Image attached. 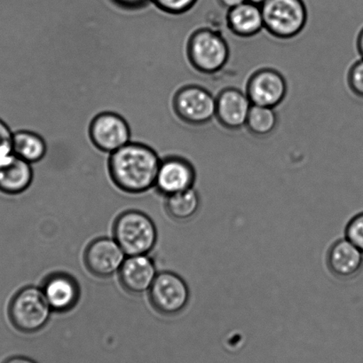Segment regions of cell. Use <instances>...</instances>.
Instances as JSON below:
<instances>
[{"mask_svg":"<svg viewBox=\"0 0 363 363\" xmlns=\"http://www.w3.org/2000/svg\"><path fill=\"white\" fill-rule=\"evenodd\" d=\"M161 158L145 143L130 142L109 154L108 174L120 190L142 194L155 188Z\"/></svg>","mask_w":363,"mask_h":363,"instance_id":"cell-1","label":"cell"},{"mask_svg":"<svg viewBox=\"0 0 363 363\" xmlns=\"http://www.w3.org/2000/svg\"><path fill=\"white\" fill-rule=\"evenodd\" d=\"M52 310L41 288L26 286L16 292L9 305V318L20 333L31 334L44 329Z\"/></svg>","mask_w":363,"mask_h":363,"instance_id":"cell-5","label":"cell"},{"mask_svg":"<svg viewBox=\"0 0 363 363\" xmlns=\"http://www.w3.org/2000/svg\"><path fill=\"white\" fill-rule=\"evenodd\" d=\"M89 138L101 152L111 154L131 142V128L125 118L112 111L94 116L89 125Z\"/></svg>","mask_w":363,"mask_h":363,"instance_id":"cell-8","label":"cell"},{"mask_svg":"<svg viewBox=\"0 0 363 363\" xmlns=\"http://www.w3.org/2000/svg\"><path fill=\"white\" fill-rule=\"evenodd\" d=\"M113 238L126 256L147 255L157 242V229L149 215L138 210L119 214L113 225Z\"/></svg>","mask_w":363,"mask_h":363,"instance_id":"cell-3","label":"cell"},{"mask_svg":"<svg viewBox=\"0 0 363 363\" xmlns=\"http://www.w3.org/2000/svg\"><path fill=\"white\" fill-rule=\"evenodd\" d=\"M245 93L252 105L276 108L287 96V80L276 69H259L249 77Z\"/></svg>","mask_w":363,"mask_h":363,"instance_id":"cell-9","label":"cell"},{"mask_svg":"<svg viewBox=\"0 0 363 363\" xmlns=\"http://www.w3.org/2000/svg\"><path fill=\"white\" fill-rule=\"evenodd\" d=\"M225 24L230 33L236 37H255L264 30L262 6L247 0L227 11Z\"/></svg>","mask_w":363,"mask_h":363,"instance_id":"cell-17","label":"cell"},{"mask_svg":"<svg viewBox=\"0 0 363 363\" xmlns=\"http://www.w3.org/2000/svg\"><path fill=\"white\" fill-rule=\"evenodd\" d=\"M150 302L163 315H179L188 306L190 292L188 284L172 271L158 273L149 291Z\"/></svg>","mask_w":363,"mask_h":363,"instance_id":"cell-7","label":"cell"},{"mask_svg":"<svg viewBox=\"0 0 363 363\" xmlns=\"http://www.w3.org/2000/svg\"><path fill=\"white\" fill-rule=\"evenodd\" d=\"M13 152L31 164L44 160L48 152L47 143L43 137L29 130L13 133Z\"/></svg>","mask_w":363,"mask_h":363,"instance_id":"cell-18","label":"cell"},{"mask_svg":"<svg viewBox=\"0 0 363 363\" xmlns=\"http://www.w3.org/2000/svg\"><path fill=\"white\" fill-rule=\"evenodd\" d=\"M245 1H247V0H217L218 4L220 5L222 9L227 10V11L235 8V6L242 4V3Z\"/></svg>","mask_w":363,"mask_h":363,"instance_id":"cell-26","label":"cell"},{"mask_svg":"<svg viewBox=\"0 0 363 363\" xmlns=\"http://www.w3.org/2000/svg\"><path fill=\"white\" fill-rule=\"evenodd\" d=\"M200 203L199 193L193 188L167 196L165 211L172 220L186 222L191 220L199 213Z\"/></svg>","mask_w":363,"mask_h":363,"instance_id":"cell-19","label":"cell"},{"mask_svg":"<svg viewBox=\"0 0 363 363\" xmlns=\"http://www.w3.org/2000/svg\"><path fill=\"white\" fill-rule=\"evenodd\" d=\"M199 0H151V4L162 12L172 16H181L195 8Z\"/></svg>","mask_w":363,"mask_h":363,"instance_id":"cell-21","label":"cell"},{"mask_svg":"<svg viewBox=\"0 0 363 363\" xmlns=\"http://www.w3.org/2000/svg\"><path fill=\"white\" fill-rule=\"evenodd\" d=\"M362 266L363 253L347 238L335 242L328 251V269L340 279H351Z\"/></svg>","mask_w":363,"mask_h":363,"instance_id":"cell-16","label":"cell"},{"mask_svg":"<svg viewBox=\"0 0 363 363\" xmlns=\"http://www.w3.org/2000/svg\"><path fill=\"white\" fill-rule=\"evenodd\" d=\"M347 84L352 93L363 99V59L354 63L349 69Z\"/></svg>","mask_w":363,"mask_h":363,"instance_id":"cell-23","label":"cell"},{"mask_svg":"<svg viewBox=\"0 0 363 363\" xmlns=\"http://www.w3.org/2000/svg\"><path fill=\"white\" fill-rule=\"evenodd\" d=\"M4 363H37L30 358L23 357V356H13V357L6 359Z\"/></svg>","mask_w":363,"mask_h":363,"instance_id":"cell-27","label":"cell"},{"mask_svg":"<svg viewBox=\"0 0 363 363\" xmlns=\"http://www.w3.org/2000/svg\"><path fill=\"white\" fill-rule=\"evenodd\" d=\"M156 264L149 255L128 256L118 272L120 284L129 294L149 292L157 276Z\"/></svg>","mask_w":363,"mask_h":363,"instance_id":"cell-14","label":"cell"},{"mask_svg":"<svg viewBox=\"0 0 363 363\" xmlns=\"http://www.w3.org/2000/svg\"><path fill=\"white\" fill-rule=\"evenodd\" d=\"M186 54L196 72L213 76L227 66L230 58V48L220 31L213 28H200L190 35Z\"/></svg>","mask_w":363,"mask_h":363,"instance_id":"cell-2","label":"cell"},{"mask_svg":"<svg viewBox=\"0 0 363 363\" xmlns=\"http://www.w3.org/2000/svg\"><path fill=\"white\" fill-rule=\"evenodd\" d=\"M13 135L8 124L0 119V158L13 153Z\"/></svg>","mask_w":363,"mask_h":363,"instance_id":"cell-24","label":"cell"},{"mask_svg":"<svg viewBox=\"0 0 363 363\" xmlns=\"http://www.w3.org/2000/svg\"><path fill=\"white\" fill-rule=\"evenodd\" d=\"M345 238L363 253V213L349 221L345 228Z\"/></svg>","mask_w":363,"mask_h":363,"instance_id":"cell-22","label":"cell"},{"mask_svg":"<svg viewBox=\"0 0 363 363\" xmlns=\"http://www.w3.org/2000/svg\"><path fill=\"white\" fill-rule=\"evenodd\" d=\"M176 116L190 126H203L215 118L216 97L199 84H186L176 91L172 98Z\"/></svg>","mask_w":363,"mask_h":363,"instance_id":"cell-6","label":"cell"},{"mask_svg":"<svg viewBox=\"0 0 363 363\" xmlns=\"http://www.w3.org/2000/svg\"><path fill=\"white\" fill-rule=\"evenodd\" d=\"M126 255L114 238H100L91 241L84 253L86 269L99 278L118 274Z\"/></svg>","mask_w":363,"mask_h":363,"instance_id":"cell-10","label":"cell"},{"mask_svg":"<svg viewBox=\"0 0 363 363\" xmlns=\"http://www.w3.org/2000/svg\"><path fill=\"white\" fill-rule=\"evenodd\" d=\"M33 165L11 153L0 158V192L20 195L33 184Z\"/></svg>","mask_w":363,"mask_h":363,"instance_id":"cell-15","label":"cell"},{"mask_svg":"<svg viewBox=\"0 0 363 363\" xmlns=\"http://www.w3.org/2000/svg\"><path fill=\"white\" fill-rule=\"evenodd\" d=\"M113 5L125 11H139L151 4V0H109Z\"/></svg>","mask_w":363,"mask_h":363,"instance_id":"cell-25","label":"cell"},{"mask_svg":"<svg viewBox=\"0 0 363 363\" xmlns=\"http://www.w3.org/2000/svg\"><path fill=\"white\" fill-rule=\"evenodd\" d=\"M196 171L191 162L181 156L161 160L155 188L165 197L193 189Z\"/></svg>","mask_w":363,"mask_h":363,"instance_id":"cell-11","label":"cell"},{"mask_svg":"<svg viewBox=\"0 0 363 363\" xmlns=\"http://www.w3.org/2000/svg\"><path fill=\"white\" fill-rule=\"evenodd\" d=\"M40 288L52 312L63 313L72 311L80 299L79 283L67 273L49 274L45 278Z\"/></svg>","mask_w":363,"mask_h":363,"instance_id":"cell-13","label":"cell"},{"mask_svg":"<svg viewBox=\"0 0 363 363\" xmlns=\"http://www.w3.org/2000/svg\"><path fill=\"white\" fill-rule=\"evenodd\" d=\"M262 6L264 30L280 40H290L304 30L308 20L304 0H266Z\"/></svg>","mask_w":363,"mask_h":363,"instance_id":"cell-4","label":"cell"},{"mask_svg":"<svg viewBox=\"0 0 363 363\" xmlns=\"http://www.w3.org/2000/svg\"><path fill=\"white\" fill-rule=\"evenodd\" d=\"M249 1L255 3V4L260 6V5H262L263 3L266 1V0H249Z\"/></svg>","mask_w":363,"mask_h":363,"instance_id":"cell-29","label":"cell"},{"mask_svg":"<svg viewBox=\"0 0 363 363\" xmlns=\"http://www.w3.org/2000/svg\"><path fill=\"white\" fill-rule=\"evenodd\" d=\"M252 106L245 91L236 87H225L216 96L215 118L222 128L238 131L245 128Z\"/></svg>","mask_w":363,"mask_h":363,"instance_id":"cell-12","label":"cell"},{"mask_svg":"<svg viewBox=\"0 0 363 363\" xmlns=\"http://www.w3.org/2000/svg\"><path fill=\"white\" fill-rule=\"evenodd\" d=\"M278 116L273 108L252 105L245 128L252 135L265 138L276 131Z\"/></svg>","mask_w":363,"mask_h":363,"instance_id":"cell-20","label":"cell"},{"mask_svg":"<svg viewBox=\"0 0 363 363\" xmlns=\"http://www.w3.org/2000/svg\"><path fill=\"white\" fill-rule=\"evenodd\" d=\"M357 49L359 55H361L362 58L363 59V29L361 30V33H359L358 35Z\"/></svg>","mask_w":363,"mask_h":363,"instance_id":"cell-28","label":"cell"}]
</instances>
